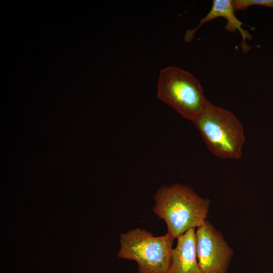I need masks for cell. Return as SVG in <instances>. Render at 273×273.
Returning a JSON list of instances; mask_svg holds the SVG:
<instances>
[{
    "label": "cell",
    "instance_id": "cell-1",
    "mask_svg": "<svg viewBox=\"0 0 273 273\" xmlns=\"http://www.w3.org/2000/svg\"><path fill=\"white\" fill-rule=\"evenodd\" d=\"M154 199V212L165 221L167 233L174 238L206 221L210 201L187 186L164 185L157 191Z\"/></svg>",
    "mask_w": 273,
    "mask_h": 273
},
{
    "label": "cell",
    "instance_id": "cell-2",
    "mask_svg": "<svg viewBox=\"0 0 273 273\" xmlns=\"http://www.w3.org/2000/svg\"><path fill=\"white\" fill-rule=\"evenodd\" d=\"M193 122L213 155L223 159L241 157L245 141L244 128L231 112L208 101Z\"/></svg>",
    "mask_w": 273,
    "mask_h": 273
},
{
    "label": "cell",
    "instance_id": "cell-3",
    "mask_svg": "<svg viewBox=\"0 0 273 273\" xmlns=\"http://www.w3.org/2000/svg\"><path fill=\"white\" fill-rule=\"evenodd\" d=\"M157 98L184 118L193 122L203 112L208 101L199 80L191 73L170 66L159 75Z\"/></svg>",
    "mask_w": 273,
    "mask_h": 273
},
{
    "label": "cell",
    "instance_id": "cell-4",
    "mask_svg": "<svg viewBox=\"0 0 273 273\" xmlns=\"http://www.w3.org/2000/svg\"><path fill=\"white\" fill-rule=\"evenodd\" d=\"M120 237L118 256L136 261L139 273H167L175 239L171 235L155 237L137 228L121 233Z\"/></svg>",
    "mask_w": 273,
    "mask_h": 273
},
{
    "label": "cell",
    "instance_id": "cell-5",
    "mask_svg": "<svg viewBox=\"0 0 273 273\" xmlns=\"http://www.w3.org/2000/svg\"><path fill=\"white\" fill-rule=\"evenodd\" d=\"M196 248L202 273H226L233 251L221 233L207 221L197 228Z\"/></svg>",
    "mask_w": 273,
    "mask_h": 273
},
{
    "label": "cell",
    "instance_id": "cell-6",
    "mask_svg": "<svg viewBox=\"0 0 273 273\" xmlns=\"http://www.w3.org/2000/svg\"><path fill=\"white\" fill-rule=\"evenodd\" d=\"M232 0H214L212 3L210 10L205 17L202 18L199 24L194 28L188 30L184 36V39L189 42L193 38L196 31L204 24L218 17L224 18L226 20L225 29L230 32L239 31L242 38L241 48L247 52L250 48L246 41L251 39L250 33L242 28L243 23L237 18Z\"/></svg>",
    "mask_w": 273,
    "mask_h": 273
},
{
    "label": "cell",
    "instance_id": "cell-7",
    "mask_svg": "<svg viewBox=\"0 0 273 273\" xmlns=\"http://www.w3.org/2000/svg\"><path fill=\"white\" fill-rule=\"evenodd\" d=\"M167 273H202L196 248V232L191 228L177 238Z\"/></svg>",
    "mask_w": 273,
    "mask_h": 273
},
{
    "label": "cell",
    "instance_id": "cell-8",
    "mask_svg": "<svg viewBox=\"0 0 273 273\" xmlns=\"http://www.w3.org/2000/svg\"><path fill=\"white\" fill-rule=\"evenodd\" d=\"M233 4L235 11L245 10L254 6L273 8V0H234Z\"/></svg>",
    "mask_w": 273,
    "mask_h": 273
}]
</instances>
